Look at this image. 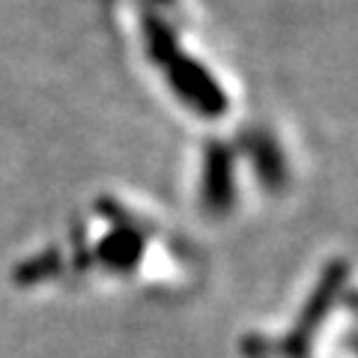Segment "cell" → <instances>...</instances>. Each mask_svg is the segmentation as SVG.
<instances>
[{
	"label": "cell",
	"mask_w": 358,
	"mask_h": 358,
	"mask_svg": "<svg viewBox=\"0 0 358 358\" xmlns=\"http://www.w3.org/2000/svg\"><path fill=\"white\" fill-rule=\"evenodd\" d=\"M346 278H350V266H346V260H331L326 266V272H322L317 287H313L310 299L305 301V308H301L296 326L289 329V334L281 343L284 358H305L310 352L313 338H317V331L322 329V322L329 320V310L334 308L341 289L346 287Z\"/></svg>",
	"instance_id": "obj_2"
},
{
	"label": "cell",
	"mask_w": 358,
	"mask_h": 358,
	"mask_svg": "<svg viewBox=\"0 0 358 358\" xmlns=\"http://www.w3.org/2000/svg\"><path fill=\"white\" fill-rule=\"evenodd\" d=\"M233 188V152L221 141H212L203 162V206L212 215H224L236 200Z\"/></svg>",
	"instance_id": "obj_3"
},
{
	"label": "cell",
	"mask_w": 358,
	"mask_h": 358,
	"mask_svg": "<svg viewBox=\"0 0 358 358\" xmlns=\"http://www.w3.org/2000/svg\"><path fill=\"white\" fill-rule=\"evenodd\" d=\"M57 268H60L57 251H48V254H42V257H36V260H30V263L21 266L15 272V278H18V281H24V284H36V281H42V278L54 275Z\"/></svg>",
	"instance_id": "obj_6"
},
{
	"label": "cell",
	"mask_w": 358,
	"mask_h": 358,
	"mask_svg": "<svg viewBox=\"0 0 358 358\" xmlns=\"http://www.w3.org/2000/svg\"><path fill=\"white\" fill-rule=\"evenodd\" d=\"M143 245H147L143 233L138 227H131L129 221H120L117 227L102 239V245L96 248V257L105 268H110V272L126 275L138 266L141 254H143Z\"/></svg>",
	"instance_id": "obj_4"
},
{
	"label": "cell",
	"mask_w": 358,
	"mask_h": 358,
	"mask_svg": "<svg viewBox=\"0 0 358 358\" xmlns=\"http://www.w3.org/2000/svg\"><path fill=\"white\" fill-rule=\"evenodd\" d=\"M147 36H150V51L152 57L164 66V75L171 87L176 90V96L182 99L188 108H194L197 114L203 117H221L227 110V96L218 87V81H212L206 75V69L194 60L182 57L176 51L173 33L167 30L159 21H150L147 24Z\"/></svg>",
	"instance_id": "obj_1"
},
{
	"label": "cell",
	"mask_w": 358,
	"mask_h": 358,
	"mask_svg": "<svg viewBox=\"0 0 358 358\" xmlns=\"http://www.w3.org/2000/svg\"><path fill=\"white\" fill-rule=\"evenodd\" d=\"M248 152H251V162L257 167V176H260L272 192L284 188L287 167H284V155L278 150V143L268 138V134H254V138H248Z\"/></svg>",
	"instance_id": "obj_5"
}]
</instances>
